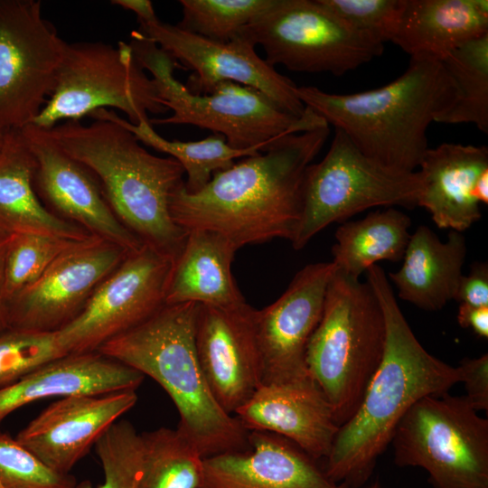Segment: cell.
<instances>
[{
    "label": "cell",
    "instance_id": "obj_1",
    "mask_svg": "<svg viewBox=\"0 0 488 488\" xmlns=\"http://www.w3.org/2000/svg\"><path fill=\"white\" fill-rule=\"evenodd\" d=\"M329 125L283 135L267 149L217 172L199 192L183 183L174 192L170 212L187 233H217L238 249L274 239L289 241L302 210L306 167L320 152Z\"/></svg>",
    "mask_w": 488,
    "mask_h": 488
},
{
    "label": "cell",
    "instance_id": "obj_2",
    "mask_svg": "<svg viewBox=\"0 0 488 488\" xmlns=\"http://www.w3.org/2000/svg\"><path fill=\"white\" fill-rule=\"evenodd\" d=\"M365 274L385 319L384 351L357 409L339 427L323 467L332 481L350 488L367 482L398 424L418 400L447 393L462 380L458 366L436 358L417 339L383 268L374 265Z\"/></svg>",
    "mask_w": 488,
    "mask_h": 488
},
{
    "label": "cell",
    "instance_id": "obj_3",
    "mask_svg": "<svg viewBox=\"0 0 488 488\" xmlns=\"http://www.w3.org/2000/svg\"><path fill=\"white\" fill-rule=\"evenodd\" d=\"M296 94L367 156L415 172L428 149L429 125L453 107L457 89L441 61L413 56L402 75L378 89L334 94L302 86Z\"/></svg>",
    "mask_w": 488,
    "mask_h": 488
},
{
    "label": "cell",
    "instance_id": "obj_4",
    "mask_svg": "<svg viewBox=\"0 0 488 488\" xmlns=\"http://www.w3.org/2000/svg\"><path fill=\"white\" fill-rule=\"evenodd\" d=\"M47 130L95 175L118 221L143 244L175 260L187 237L170 212L171 198L184 183L180 163L152 155L129 130L107 119L68 120Z\"/></svg>",
    "mask_w": 488,
    "mask_h": 488
},
{
    "label": "cell",
    "instance_id": "obj_5",
    "mask_svg": "<svg viewBox=\"0 0 488 488\" xmlns=\"http://www.w3.org/2000/svg\"><path fill=\"white\" fill-rule=\"evenodd\" d=\"M199 305H164L150 318L101 345L97 352L155 380L173 400L177 428L203 458L249 449L248 431L214 399L195 345Z\"/></svg>",
    "mask_w": 488,
    "mask_h": 488
},
{
    "label": "cell",
    "instance_id": "obj_6",
    "mask_svg": "<svg viewBox=\"0 0 488 488\" xmlns=\"http://www.w3.org/2000/svg\"><path fill=\"white\" fill-rule=\"evenodd\" d=\"M385 338L383 312L370 285L335 270L305 362L339 427L357 409L382 358Z\"/></svg>",
    "mask_w": 488,
    "mask_h": 488
},
{
    "label": "cell",
    "instance_id": "obj_7",
    "mask_svg": "<svg viewBox=\"0 0 488 488\" xmlns=\"http://www.w3.org/2000/svg\"><path fill=\"white\" fill-rule=\"evenodd\" d=\"M129 45L144 70L152 75L163 105L172 115L149 119L153 125H192L222 135L236 149L267 146L274 139L328 125L306 108L294 116L262 92L232 81H222L210 93H192L174 76L175 61L138 31Z\"/></svg>",
    "mask_w": 488,
    "mask_h": 488
},
{
    "label": "cell",
    "instance_id": "obj_8",
    "mask_svg": "<svg viewBox=\"0 0 488 488\" xmlns=\"http://www.w3.org/2000/svg\"><path fill=\"white\" fill-rule=\"evenodd\" d=\"M421 189L418 171L403 172L380 164L335 128L325 156L305 169L300 220L290 242L299 250L330 224L372 207L414 208Z\"/></svg>",
    "mask_w": 488,
    "mask_h": 488
},
{
    "label": "cell",
    "instance_id": "obj_9",
    "mask_svg": "<svg viewBox=\"0 0 488 488\" xmlns=\"http://www.w3.org/2000/svg\"><path fill=\"white\" fill-rule=\"evenodd\" d=\"M477 412L465 396L420 399L395 429V464L423 468L434 488H488V420Z\"/></svg>",
    "mask_w": 488,
    "mask_h": 488
},
{
    "label": "cell",
    "instance_id": "obj_10",
    "mask_svg": "<svg viewBox=\"0 0 488 488\" xmlns=\"http://www.w3.org/2000/svg\"><path fill=\"white\" fill-rule=\"evenodd\" d=\"M106 108L121 110L135 125L149 119L147 113L168 111L129 43H67L55 88L32 124L50 129Z\"/></svg>",
    "mask_w": 488,
    "mask_h": 488
},
{
    "label": "cell",
    "instance_id": "obj_11",
    "mask_svg": "<svg viewBox=\"0 0 488 488\" xmlns=\"http://www.w3.org/2000/svg\"><path fill=\"white\" fill-rule=\"evenodd\" d=\"M238 36L260 45L273 67L335 76L371 61L384 48L350 28L318 0H277Z\"/></svg>",
    "mask_w": 488,
    "mask_h": 488
},
{
    "label": "cell",
    "instance_id": "obj_12",
    "mask_svg": "<svg viewBox=\"0 0 488 488\" xmlns=\"http://www.w3.org/2000/svg\"><path fill=\"white\" fill-rule=\"evenodd\" d=\"M67 42L41 1L0 0V128L33 122L52 95Z\"/></svg>",
    "mask_w": 488,
    "mask_h": 488
},
{
    "label": "cell",
    "instance_id": "obj_13",
    "mask_svg": "<svg viewBox=\"0 0 488 488\" xmlns=\"http://www.w3.org/2000/svg\"><path fill=\"white\" fill-rule=\"evenodd\" d=\"M174 262L145 244L127 253L96 287L79 315L57 331L64 352H96L155 314L165 305Z\"/></svg>",
    "mask_w": 488,
    "mask_h": 488
},
{
    "label": "cell",
    "instance_id": "obj_14",
    "mask_svg": "<svg viewBox=\"0 0 488 488\" xmlns=\"http://www.w3.org/2000/svg\"><path fill=\"white\" fill-rule=\"evenodd\" d=\"M139 24L138 32L176 63L193 71L185 86L192 93L208 94L219 83L232 81L262 92L294 116L305 114L306 108L296 94L297 86L260 58L256 46L242 37L220 42L159 19Z\"/></svg>",
    "mask_w": 488,
    "mask_h": 488
},
{
    "label": "cell",
    "instance_id": "obj_15",
    "mask_svg": "<svg viewBox=\"0 0 488 488\" xmlns=\"http://www.w3.org/2000/svg\"><path fill=\"white\" fill-rule=\"evenodd\" d=\"M128 252L91 236L61 254L8 304L9 329L54 333L76 318Z\"/></svg>",
    "mask_w": 488,
    "mask_h": 488
},
{
    "label": "cell",
    "instance_id": "obj_16",
    "mask_svg": "<svg viewBox=\"0 0 488 488\" xmlns=\"http://www.w3.org/2000/svg\"><path fill=\"white\" fill-rule=\"evenodd\" d=\"M21 132L36 163L34 191L51 212L128 253L144 245L116 217L95 175L69 155L47 129L30 124Z\"/></svg>",
    "mask_w": 488,
    "mask_h": 488
},
{
    "label": "cell",
    "instance_id": "obj_17",
    "mask_svg": "<svg viewBox=\"0 0 488 488\" xmlns=\"http://www.w3.org/2000/svg\"><path fill=\"white\" fill-rule=\"evenodd\" d=\"M333 262L308 264L272 304L256 309L255 327L262 364V384L310 377L305 352L323 313Z\"/></svg>",
    "mask_w": 488,
    "mask_h": 488
},
{
    "label": "cell",
    "instance_id": "obj_18",
    "mask_svg": "<svg viewBox=\"0 0 488 488\" xmlns=\"http://www.w3.org/2000/svg\"><path fill=\"white\" fill-rule=\"evenodd\" d=\"M255 313L246 301L199 305L197 310L195 345L202 371L218 404L233 416L262 385Z\"/></svg>",
    "mask_w": 488,
    "mask_h": 488
},
{
    "label": "cell",
    "instance_id": "obj_19",
    "mask_svg": "<svg viewBox=\"0 0 488 488\" xmlns=\"http://www.w3.org/2000/svg\"><path fill=\"white\" fill-rule=\"evenodd\" d=\"M137 401L136 390L61 397L44 408L15 439L41 462L61 474L74 465Z\"/></svg>",
    "mask_w": 488,
    "mask_h": 488
},
{
    "label": "cell",
    "instance_id": "obj_20",
    "mask_svg": "<svg viewBox=\"0 0 488 488\" xmlns=\"http://www.w3.org/2000/svg\"><path fill=\"white\" fill-rule=\"evenodd\" d=\"M249 449L203 459L199 488H350L289 439L249 431Z\"/></svg>",
    "mask_w": 488,
    "mask_h": 488
},
{
    "label": "cell",
    "instance_id": "obj_21",
    "mask_svg": "<svg viewBox=\"0 0 488 488\" xmlns=\"http://www.w3.org/2000/svg\"><path fill=\"white\" fill-rule=\"evenodd\" d=\"M234 416L248 431L282 436L315 460L327 457L339 429L329 402L311 377L262 384Z\"/></svg>",
    "mask_w": 488,
    "mask_h": 488
},
{
    "label": "cell",
    "instance_id": "obj_22",
    "mask_svg": "<svg viewBox=\"0 0 488 488\" xmlns=\"http://www.w3.org/2000/svg\"><path fill=\"white\" fill-rule=\"evenodd\" d=\"M422 189L418 206L440 229L463 232L482 216L476 185L488 174V148L443 143L429 148L418 167Z\"/></svg>",
    "mask_w": 488,
    "mask_h": 488
},
{
    "label": "cell",
    "instance_id": "obj_23",
    "mask_svg": "<svg viewBox=\"0 0 488 488\" xmlns=\"http://www.w3.org/2000/svg\"><path fill=\"white\" fill-rule=\"evenodd\" d=\"M144 378L138 371L97 351L68 354L0 389V423L16 409L36 400L136 390Z\"/></svg>",
    "mask_w": 488,
    "mask_h": 488
},
{
    "label": "cell",
    "instance_id": "obj_24",
    "mask_svg": "<svg viewBox=\"0 0 488 488\" xmlns=\"http://www.w3.org/2000/svg\"><path fill=\"white\" fill-rule=\"evenodd\" d=\"M466 251L463 232L450 230L441 241L421 225L410 235L402 266L389 277L402 300L425 311L440 310L455 299Z\"/></svg>",
    "mask_w": 488,
    "mask_h": 488
},
{
    "label": "cell",
    "instance_id": "obj_25",
    "mask_svg": "<svg viewBox=\"0 0 488 488\" xmlns=\"http://www.w3.org/2000/svg\"><path fill=\"white\" fill-rule=\"evenodd\" d=\"M35 166L21 129L7 130L0 150V235L35 233L74 240L93 236L42 204L33 187Z\"/></svg>",
    "mask_w": 488,
    "mask_h": 488
},
{
    "label": "cell",
    "instance_id": "obj_26",
    "mask_svg": "<svg viewBox=\"0 0 488 488\" xmlns=\"http://www.w3.org/2000/svg\"><path fill=\"white\" fill-rule=\"evenodd\" d=\"M486 33L487 0H406L392 42L410 57L442 61L456 48Z\"/></svg>",
    "mask_w": 488,
    "mask_h": 488
},
{
    "label": "cell",
    "instance_id": "obj_27",
    "mask_svg": "<svg viewBox=\"0 0 488 488\" xmlns=\"http://www.w3.org/2000/svg\"><path fill=\"white\" fill-rule=\"evenodd\" d=\"M237 250L231 242L217 233L188 232L173 265L165 305L196 303L230 306L245 302L231 273Z\"/></svg>",
    "mask_w": 488,
    "mask_h": 488
},
{
    "label": "cell",
    "instance_id": "obj_28",
    "mask_svg": "<svg viewBox=\"0 0 488 488\" xmlns=\"http://www.w3.org/2000/svg\"><path fill=\"white\" fill-rule=\"evenodd\" d=\"M410 225V218L394 207L343 222L335 231L336 242L332 248L335 270L360 279L379 261L402 260L411 235Z\"/></svg>",
    "mask_w": 488,
    "mask_h": 488
},
{
    "label": "cell",
    "instance_id": "obj_29",
    "mask_svg": "<svg viewBox=\"0 0 488 488\" xmlns=\"http://www.w3.org/2000/svg\"><path fill=\"white\" fill-rule=\"evenodd\" d=\"M89 117L93 119H107L117 123L129 130L140 143L179 162L187 177L183 187L190 193L202 189L215 173L232 166L235 159L256 155L268 146L236 149L228 145L222 135L217 133H211V136L199 141H171L156 133L149 119L141 120L135 125L107 108L97 109Z\"/></svg>",
    "mask_w": 488,
    "mask_h": 488
},
{
    "label": "cell",
    "instance_id": "obj_30",
    "mask_svg": "<svg viewBox=\"0 0 488 488\" xmlns=\"http://www.w3.org/2000/svg\"><path fill=\"white\" fill-rule=\"evenodd\" d=\"M142 470L137 488H199L203 457L178 428L159 427L140 434Z\"/></svg>",
    "mask_w": 488,
    "mask_h": 488
},
{
    "label": "cell",
    "instance_id": "obj_31",
    "mask_svg": "<svg viewBox=\"0 0 488 488\" xmlns=\"http://www.w3.org/2000/svg\"><path fill=\"white\" fill-rule=\"evenodd\" d=\"M441 61L455 84L457 98L436 122L471 123L487 134L488 33L461 45Z\"/></svg>",
    "mask_w": 488,
    "mask_h": 488
},
{
    "label": "cell",
    "instance_id": "obj_32",
    "mask_svg": "<svg viewBox=\"0 0 488 488\" xmlns=\"http://www.w3.org/2000/svg\"><path fill=\"white\" fill-rule=\"evenodd\" d=\"M277 0H180L183 30L210 40L229 42L269 10Z\"/></svg>",
    "mask_w": 488,
    "mask_h": 488
},
{
    "label": "cell",
    "instance_id": "obj_33",
    "mask_svg": "<svg viewBox=\"0 0 488 488\" xmlns=\"http://www.w3.org/2000/svg\"><path fill=\"white\" fill-rule=\"evenodd\" d=\"M80 241L35 233L6 237L5 295L8 304L36 281L61 254Z\"/></svg>",
    "mask_w": 488,
    "mask_h": 488
},
{
    "label": "cell",
    "instance_id": "obj_34",
    "mask_svg": "<svg viewBox=\"0 0 488 488\" xmlns=\"http://www.w3.org/2000/svg\"><path fill=\"white\" fill-rule=\"evenodd\" d=\"M104 473V482L96 488H137L143 459L140 434L127 420H117L94 445ZM76 488H95L91 482Z\"/></svg>",
    "mask_w": 488,
    "mask_h": 488
},
{
    "label": "cell",
    "instance_id": "obj_35",
    "mask_svg": "<svg viewBox=\"0 0 488 488\" xmlns=\"http://www.w3.org/2000/svg\"><path fill=\"white\" fill-rule=\"evenodd\" d=\"M65 355L57 332L7 330L0 335V389Z\"/></svg>",
    "mask_w": 488,
    "mask_h": 488
},
{
    "label": "cell",
    "instance_id": "obj_36",
    "mask_svg": "<svg viewBox=\"0 0 488 488\" xmlns=\"http://www.w3.org/2000/svg\"><path fill=\"white\" fill-rule=\"evenodd\" d=\"M345 24L368 39L384 45L392 42L406 0H318Z\"/></svg>",
    "mask_w": 488,
    "mask_h": 488
},
{
    "label": "cell",
    "instance_id": "obj_37",
    "mask_svg": "<svg viewBox=\"0 0 488 488\" xmlns=\"http://www.w3.org/2000/svg\"><path fill=\"white\" fill-rule=\"evenodd\" d=\"M71 474L55 472L15 438L0 432V488H76Z\"/></svg>",
    "mask_w": 488,
    "mask_h": 488
},
{
    "label": "cell",
    "instance_id": "obj_38",
    "mask_svg": "<svg viewBox=\"0 0 488 488\" xmlns=\"http://www.w3.org/2000/svg\"><path fill=\"white\" fill-rule=\"evenodd\" d=\"M458 368L465 387V398L476 410H488V354L464 358Z\"/></svg>",
    "mask_w": 488,
    "mask_h": 488
},
{
    "label": "cell",
    "instance_id": "obj_39",
    "mask_svg": "<svg viewBox=\"0 0 488 488\" xmlns=\"http://www.w3.org/2000/svg\"><path fill=\"white\" fill-rule=\"evenodd\" d=\"M459 304L488 306V265L474 262L468 275H463L455 296Z\"/></svg>",
    "mask_w": 488,
    "mask_h": 488
},
{
    "label": "cell",
    "instance_id": "obj_40",
    "mask_svg": "<svg viewBox=\"0 0 488 488\" xmlns=\"http://www.w3.org/2000/svg\"><path fill=\"white\" fill-rule=\"evenodd\" d=\"M457 321L461 327L470 328L476 335L488 338V306L460 304Z\"/></svg>",
    "mask_w": 488,
    "mask_h": 488
},
{
    "label": "cell",
    "instance_id": "obj_41",
    "mask_svg": "<svg viewBox=\"0 0 488 488\" xmlns=\"http://www.w3.org/2000/svg\"><path fill=\"white\" fill-rule=\"evenodd\" d=\"M111 4L135 13L139 23H151L158 19L149 0H113Z\"/></svg>",
    "mask_w": 488,
    "mask_h": 488
},
{
    "label": "cell",
    "instance_id": "obj_42",
    "mask_svg": "<svg viewBox=\"0 0 488 488\" xmlns=\"http://www.w3.org/2000/svg\"><path fill=\"white\" fill-rule=\"evenodd\" d=\"M6 237L0 235V335L9 330L8 302L5 295Z\"/></svg>",
    "mask_w": 488,
    "mask_h": 488
},
{
    "label": "cell",
    "instance_id": "obj_43",
    "mask_svg": "<svg viewBox=\"0 0 488 488\" xmlns=\"http://www.w3.org/2000/svg\"><path fill=\"white\" fill-rule=\"evenodd\" d=\"M5 133L6 131L0 128V150L5 143Z\"/></svg>",
    "mask_w": 488,
    "mask_h": 488
},
{
    "label": "cell",
    "instance_id": "obj_44",
    "mask_svg": "<svg viewBox=\"0 0 488 488\" xmlns=\"http://www.w3.org/2000/svg\"><path fill=\"white\" fill-rule=\"evenodd\" d=\"M372 488H378V487H377V486H374V487H372Z\"/></svg>",
    "mask_w": 488,
    "mask_h": 488
}]
</instances>
